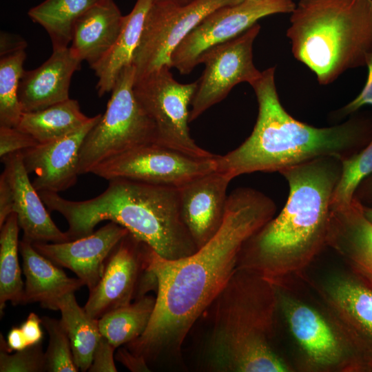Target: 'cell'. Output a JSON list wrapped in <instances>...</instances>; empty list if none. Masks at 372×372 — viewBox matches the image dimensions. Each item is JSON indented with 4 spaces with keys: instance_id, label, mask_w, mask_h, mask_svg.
Wrapping results in <instances>:
<instances>
[{
    "instance_id": "2e32d148",
    "label": "cell",
    "mask_w": 372,
    "mask_h": 372,
    "mask_svg": "<svg viewBox=\"0 0 372 372\" xmlns=\"http://www.w3.org/2000/svg\"><path fill=\"white\" fill-rule=\"evenodd\" d=\"M101 116L91 117L83 127L64 137L21 151L27 172L36 175L32 183L37 191L59 193L75 185L81 147Z\"/></svg>"
},
{
    "instance_id": "ffe728a7",
    "label": "cell",
    "mask_w": 372,
    "mask_h": 372,
    "mask_svg": "<svg viewBox=\"0 0 372 372\" xmlns=\"http://www.w3.org/2000/svg\"><path fill=\"white\" fill-rule=\"evenodd\" d=\"M327 247L372 287V223L355 198L349 205L331 208Z\"/></svg>"
},
{
    "instance_id": "6da1fadb",
    "label": "cell",
    "mask_w": 372,
    "mask_h": 372,
    "mask_svg": "<svg viewBox=\"0 0 372 372\" xmlns=\"http://www.w3.org/2000/svg\"><path fill=\"white\" fill-rule=\"evenodd\" d=\"M276 211L269 196L239 187L227 196L218 231L194 254L168 260L145 244L146 269L156 291V302L145 332L126 347L147 364L165 353L178 352L194 324L236 269L245 242Z\"/></svg>"
},
{
    "instance_id": "ba28073f",
    "label": "cell",
    "mask_w": 372,
    "mask_h": 372,
    "mask_svg": "<svg viewBox=\"0 0 372 372\" xmlns=\"http://www.w3.org/2000/svg\"><path fill=\"white\" fill-rule=\"evenodd\" d=\"M165 65L135 79L134 95L153 121L156 143L197 158L216 156L200 146L191 137L189 106L197 81L180 83Z\"/></svg>"
},
{
    "instance_id": "cb8c5ba5",
    "label": "cell",
    "mask_w": 372,
    "mask_h": 372,
    "mask_svg": "<svg viewBox=\"0 0 372 372\" xmlns=\"http://www.w3.org/2000/svg\"><path fill=\"white\" fill-rule=\"evenodd\" d=\"M153 0H137L132 11L124 16L121 30L109 52L91 68L98 78L97 93L112 92L120 72L132 65L139 45L145 21Z\"/></svg>"
},
{
    "instance_id": "ab89813d",
    "label": "cell",
    "mask_w": 372,
    "mask_h": 372,
    "mask_svg": "<svg viewBox=\"0 0 372 372\" xmlns=\"http://www.w3.org/2000/svg\"><path fill=\"white\" fill-rule=\"evenodd\" d=\"M13 203L10 185L1 174L0 176V227L6 218L13 213Z\"/></svg>"
},
{
    "instance_id": "d4e9b609",
    "label": "cell",
    "mask_w": 372,
    "mask_h": 372,
    "mask_svg": "<svg viewBox=\"0 0 372 372\" xmlns=\"http://www.w3.org/2000/svg\"><path fill=\"white\" fill-rule=\"evenodd\" d=\"M90 118L81 112L76 100L69 99L43 110L23 112L16 127L38 143H44L78 130Z\"/></svg>"
},
{
    "instance_id": "7c38bea8",
    "label": "cell",
    "mask_w": 372,
    "mask_h": 372,
    "mask_svg": "<svg viewBox=\"0 0 372 372\" xmlns=\"http://www.w3.org/2000/svg\"><path fill=\"white\" fill-rule=\"evenodd\" d=\"M295 6L292 0H245L220 8L205 17L176 47L171 66L188 74L210 48L236 38L265 17L291 13Z\"/></svg>"
},
{
    "instance_id": "9c48e42d",
    "label": "cell",
    "mask_w": 372,
    "mask_h": 372,
    "mask_svg": "<svg viewBox=\"0 0 372 372\" xmlns=\"http://www.w3.org/2000/svg\"><path fill=\"white\" fill-rule=\"evenodd\" d=\"M243 0H197L178 6L153 2L147 14L132 64L136 79L163 66H171L173 52L208 14Z\"/></svg>"
},
{
    "instance_id": "f6af8a7d",
    "label": "cell",
    "mask_w": 372,
    "mask_h": 372,
    "mask_svg": "<svg viewBox=\"0 0 372 372\" xmlns=\"http://www.w3.org/2000/svg\"><path fill=\"white\" fill-rule=\"evenodd\" d=\"M243 1H245V0H243Z\"/></svg>"
},
{
    "instance_id": "5bb4252c",
    "label": "cell",
    "mask_w": 372,
    "mask_h": 372,
    "mask_svg": "<svg viewBox=\"0 0 372 372\" xmlns=\"http://www.w3.org/2000/svg\"><path fill=\"white\" fill-rule=\"evenodd\" d=\"M279 309L305 357L319 371H357L355 362L328 318L307 303L278 287Z\"/></svg>"
},
{
    "instance_id": "52a82bcc",
    "label": "cell",
    "mask_w": 372,
    "mask_h": 372,
    "mask_svg": "<svg viewBox=\"0 0 372 372\" xmlns=\"http://www.w3.org/2000/svg\"><path fill=\"white\" fill-rule=\"evenodd\" d=\"M135 79L133 64L120 72L105 113L81 147L79 175L90 173L100 163L134 147L156 143L155 125L134 95Z\"/></svg>"
},
{
    "instance_id": "8992f818",
    "label": "cell",
    "mask_w": 372,
    "mask_h": 372,
    "mask_svg": "<svg viewBox=\"0 0 372 372\" xmlns=\"http://www.w3.org/2000/svg\"><path fill=\"white\" fill-rule=\"evenodd\" d=\"M287 36L293 56L327 85L372 56V0H300Z\"/></svg>"
},
{
    "instance_id": "1f68e13d",
    "label": "cell",
    "mask_w": 372,
    "mask_h": 372,
    "mask_svg": "<svg viewBox=\"0 0 372 372\" xmlns=\"http://www.w3.org/2000/svg\"><path fill=\"white\" fill-rule=\"evenodd\" d=\"M41 324L49 335L45 353V371L77 372L67 331L60 320L48 316L41 318Z\"/></svg>"
},
{
    "instance_id": "d6986e66",
    "label": "cell",
    "mask_w": 372,
    "mask_h": 372,
    "mask_svg": "<svg viewBox=\"0 0 372 372\" xmlns=\"http://www.w3.org/2000/svg\"><path fill=\"white\" fill-rule=\"evenodd\" d=\"M4 164L2 174L12 192V211L17 215L23 238L31 243L63 242L70 239L66 231H61L47 211L39 193L30 182L23 162L21 151L1 158Z\"/></svg>"
},
{
    "instance_id": "44dd1931",
    "label": "cell",
    "mask_w": 372,
    "mask_h": 372,
    "mask_svg": "<svg viewBox=\"0 0 372 372\" xmlns=\"http://www.w3.org/2000/svg\"><path fill=\"white\" fill-rule=\"evenodd\" d=\"M81 63L68 47L53 50L39 67L24 70L18 92L22 112L43 110L69 99L72 76Z\"/></svg>"
},
{
    "instance_id": "7a4b0ae2",
    "label": "cell",
    "mask_w": 372,
    "mask_h": 372,
    "mask_svg": "<svg viewBox=\"0 0 372 372\" xmlns=\"http://www.w3.org/2000/svg\"><path fill=\"white\" fill-rule=\"evenodd\" d=\"M342 160L327 156L280 173L289 184L287 201L244 244L238 267L254 271L278 287H286L327 247L331 200Z\"/></svg>"
},
{
    "instance_id": "ee69618b",
    "label": "cell",
    "mask_w": 372,
    "mask_h": 372,
    "mask_svg": "<svg viewBox=\"0 0 372 372\" xmlns=\"http://www.w3.org/2000/svg\"><path fill=\"white\" fill-rule=\"evenodd\" d=\"M362 209L365 217L372 223V209L362 206Z\"/></svg>"
},
{
    "instance_id": "f35d334b",
    "label": "cell",
    "mask_w": 372,
    "mask_h": 372,
    "mask_svg": "<svg viewBox=\"0 0 372 372\" xmlns=\"http://www.w3.org/2000/svg\"><path fill=\"white\" fill-rule=\"evenodd\" d=\"M115 359L131 371H149L147 362L134 354L127 347L120 348L115 355Z\"/></svg>"
},
{
    "instance_id": "f1b7e54d",
    "label": "cell",
    "mask_w": 372,
    "mask_h": 372,
    "mask_svg": "<svg viewBox=\"0 0 372 372\" xmlns=\"http://www.w3.org/2000/svg\"><path fill=\"white\" fill-rule=\"evenodd\" d=\"M17 215L12 213L0 227V313L6 303L23 304L24 284L21 279Z\"/></svg>"
},
{
    "instance_id": "4dcf8cb0",
    "label": "cell",
    "mask_w": 372,
    "mask_h": 372,
    "mask_svg": "<svg viewBox=\"0 0 372 372\" xmlns=\"http://www.w3.org/2000/svg\"><path fill=\"white\" fill-rule=\"evenodd\" d=\"M372 174V138L358 152L342 160L340 179L334 189L331 208L350 205L359 185Z\"/></svg>"
},
{
    "instance_id": "7bdbcfd3",
    "label": "cell",
    "mask_w": 372,
    "mask_h": 372,
    "mask_svg": "<svg viewBox=\"0 0 372 372\" xmlns=\"http://www.w3.org/2000/svg\"><path fill=\"white\" fill-rule=\"evenodd\" d=\"M196 1L197 0H153V2H163L178 6H184Z\"/></svg>"
},
{
    "instance_id": "e0dca14e",
    "label": "cell",
    "mask_w": 372,
    "mask_h": 372,
    "mask_svg": "<svg viewBox=\"0 0 372 372\" xmlns=\"http://www.w3.org/2000/svg\"><path fill=\"white\" fill-rule=\"evenodd\" d=\"M129 231L110 221L90 235L63 242H33L34 248L59 267L69 269L88 288L99 282L111 251Z\"/></svg>"
},
{
    "instance_id": "60d3db41",
    "label": "cell",
    "mask_w": 372,
    "mask_h": 372,
    "mask_svg": "<svg viewBox=\"0 0 372 372\" xmlns=\"http://www.w3.org/2000/svg\"><path fill=\"white\" fill-rule=\"evenodd\" d=\"M29 346L21 327H13L9 331L7 341L5 342L6 349L8 352L21 351Z\"/></svg>"
},
{
    "instance_id": "e575fe53",
    "label": "cell",
    "mask_w": 372,
    "mask_h": 372,
    "mask_svg": "<svg viewBox=\"0 0 372 372\" xmlns=\"http://www.w3.org/2000/svg\"><path fill=\"white\" fill-rule=\"evenodd\" d=\"M115 348L101 335L93 353L90 372H116L114 361Z\"/></svg>"
},
{
    "instance_id": "8fae6325",
    "label": "cell",
    "mask_w": 372,
    "mask_h": 372,
    "mask_svg": "<svg viewBox=\"0 0 372 372\" xmlns=\"http://www.w3.org/2000/svg\"><path fill=\"white\" fill-rule=\"evenodd\" d=\"M197 158L158 143L141 145L107 159L90 173L179 187L216 169V157Z\"/></svg>"
},
{
    "instance_id": "4fadbf2b",
    "label": "cell",
    "mask_w": 372,
    "mask_h": 372,
    "mask_svg": "<svg viewBox=\"0 0 372 372\" xmlns=\"http://www.w3.org/2000/svg\"><path fill=\"white\" fill-rule=\"evenodd\" d=\"M260 26L254 24L245 32L206 51L200 59L205 69L197 80V87L189 110V122L223 100L237 84L251 86L262 72L253 61V44Z\"/></svg>"
},
{
    "instance_id": "9a60e30c",
    "label": "cell",
    "mask_w": 372,
    "mask_h": 372,
    "mask_svg": "<svg viewBox=\"0 0 372 372\" xmlns=\"http://www.w3.org/2000/svg\"><path fill=\"white\" fill-rule=\"evenodd\" d=\"M145 250V244L130 233L118 242L106 260L99 282L90 291L84 306L88 314L99 319L146 295L150 288Z\"/></svg>"
},
{
    "instance_id": "5b68a950",
    "label": "cell",
    "mask_w": 372,
    "mask_h": 372,
    "mask_svg": "<svg viewBox=\"0 0 372 372\" xmlns=\"http://www.w3.org/2000/svg\"><path fill=\"white\" fill-rule=\"evenodd\" d=\"M212 329L206 347L209 369L218 372H285L290 366L273 346L278 287L238 267L213 302Z\"/></svg>"
},
{
    "instance_id": "603a6c76",
    "label": "cell",
    "mask_w": 372,
    "mask_h": 372,
    "mask_svg": "<svg viewBox=\"0 0 372 372\" xmlns=\"http://www.w3.org/2000/svg\"><path fill=\"white\" fill-rule=\"evenodd\" d=\"M19 252L25 277L23 304L39 302L44 309L56 311L62 297L85 285L79 278L68 277L24 238L19 241Z\"/></svg>"
},
{
    "instance_id": "83f0119b",
    "label": "cell",
    "mask_w": 372,
    "mask_h": 372,
    "mask_svg": "<svg viewBox=\"0 0 372 372\" xmlns=\"http://www.w3.org/2000/svg\"><path fill=\"white\" fill-rule=\"evenodd\" d=\"M156 298L145 295L127 305L113 309L99 319L101 335L116 349L140 337L147 327Z\"/></svg>"
},
{
    "instance_id": "d6a6232c",
    "label": "cell",
    "mask_w": 372,
    "mask_h": 372,
    "mask_svg": "<svg viewBox=\"0 0 372 372\" xmlns=\"http://www.w3.org/2000/svg\"><path fill=\"white\" fill-rule=\"evenodd\" d=\"M6 340L0 334L1 372H43L45 371V353L41 342L17 351L14 354L8 352Z\"/></svg>"
},
{
    "instance_id": "d590c367",
    "label": "cell",
    "mask_w": 372,
    "mask_h": 372,
    "mask_svg": "<svg viewBox=\"0 0 372 372\" xmlns=\"http://www.w3.org/2000/svg\"><path fill=\"white\" fill-rule=\"evenodd\" d=\"M368 75L366 83L360 93L339 112V115L344 116L353 114L362 106L372 105V56L368 63Z\"/></svg>"
},
{
    "instance_id": "f546056e",
    "label": "cell",
    "mask_w": 372,
    "mask_h": 372,
    "mask_svg": "<svg viewBox=\"0 0 372 372\" xmlns=\"http://www.w3.org/2000/svg\"><path fill=\"white\" fill-rule=\"evenodd\" d=\"M25 50L0 59V126L16 127L23 113L18 92L24 71Z\"/></svg>"
},
{
    "instance_id": "484cf974",
    "label": "cell",
    "mask_w": 372,
    "mask_h": 372,
    "mask_svg": "<svg viewBox=\"0 0 372 372\" xmlns=\"http://www.w3.org/2000/svg\"><path fill=\"white\" fill-rule=\"evenodd\" d=\"M56 309L61 311V320L70 341L75 364L81 371H88L101 337L99 319L92 317L79 305L74 293L62 297Z\"/></svg>"
},
{
    "instance_id": "836d02e7",
    "label": "cell",
    "mask_w": 372,
    "mask_h": 372,
    "mask_svg": "<svg viewBox=\"0 0 372 372\" xmlns=\"http://www.w3.org/2000/svg\"><path fill=\"white\" fill-rule=\"evenodd\" d=\"M37 144L32 136L17 127L0 126V158Z\"/></svg>"
},
{
    "instance_id": "74e56055",
    "label": "cell",
    "mask_w": 372,
    "mask_h": 372,
    "mask_svg": "<svg viewBox=\"0 0 372 372\" xmlns=\"http://www.w3.org/2000/svg\"><path fill=\"white\" fill-rule=\"evenodd\" d=\"M27 43L21 36L6 31L0 33V57L25 50Z\"/></svg>"
},
{
    "instance_id": "30bf717a",
    "label": "cell",
    "mask_w": 372,
    "mask_h": 372,
    "mask_svg": "<svg viewBox=\"0 0 372 372\" xmlns=\"http://www.w3.org/2000/svg\"><path fill=\"white\" fill-rule=\"evenodd\" d=\"M318 291L357 370L372 369V287L353 273H341L320 284Z\"/></svg>"
},
{
    "instance_id": "3957f363",
    "label": "cell",
    "mask_w": 372,
    "mask_h": 372,
    "mask_svg": "<svg viewBox=\"0 0 372 372\" xmlns=\"http://www.w3.org/2000/svg\"><path fill=\"white\" fill-rule=\"evenodd\" d=\"M258 114L249 136L238 147L216 157V169L232 179L256 172L285 169L332 156L341 160L358 152L372 138V122L362 117L316 127L291 116L282 105L275 83V68L262 72L252 85Z\"/></svg>"
},
{
    "instance_id": "8d00e7d4",
    "label": "cell",
    "mask_w": 372,
    "mask_h": 372,
    "mask_svg": "<svg viewBox=\"0 0 372 372\" xmlns=\"http://www.w3.org/2000/svg\"><path fill=\"white\" fill-rule=\"evenodd\" d=\"M41 318L31 312L21 324V329L30 346L42 342L43 332L41 327Z\"/></svg>"
},
{
    "instance_id": "b9f144b4",
    "label": "cell",
    "mask_w": 372,
    "mask_h": 372,
    "mask_svg": "<svg viewBox=\"0 0 372 372\" xmlns=\"http://www.w3.org/2000/svg\"><path fill=\"white\" fill-rule=\"evenodd\" d=\"M353 198L362 206L372 209V174L359 185Z\"/></svg>"
},
{
    "instance_id": "7402d4cb",
    "label": "cell",
    "mask_w": 372,
    "mask_h": 372,
    "mask_svg": "<svg viewBox=\"0 0 372 372\" xmlns=\"http://www.w3.org/2000/svg\"><path fill=\"white\" fill-rule=\"evenodd\" d=\"M123 21L124 16L114 0H102L75 21L70 50L91 68L111 50Z\"/></svg>"
},
{
    "instance_id": "4316f807",
    "label": "cell",
    "mask_w": 372,
    "mask_h": 372,
    "mask_svg": "<svg viewBox=\"0 0 372 372\" xmlns=\"http://www.w3.org/2000/svg\"><path fill=\"white\" fill-rule=\"evenodd\" d=\"M102 0H45L30 9L29 17L48 34L52 50L69 47L76 19Z\"/></svg>"
},
{
    "instance_id": "277c9868",
    "label": "cell",
    "mask_w": 372,
    "mask_h": 372,
    "mask_svg": "<svg viewBox=\"0 0 372 372\" xmlns=\"http://www.w3.org/2000/svg\"><path fill=\"white\" fill-rule=\"evenodd\" d=\"M103 192L85 200H70L58 193L40 192L50 211L68 223L70 240L94 232L101 221L125 228L161 257L176 260L198 249L181 214L179 187L127 178L108 180Z\"/></svg>"
},
{
    "instance_id": "ac0fdd59",
    "label": "cell",
    "mask_w": 372,
    "mask_h": 372,
    "mask_svg": "<svg viewBox=\"0 0 372 372\" xmlns=\"http://www.w3.org/2000/svg\"><path fill=\"white\" fill-rule=\"evenodd\" d=\"M231 180L227 174L214 170L179 187L182 217L198 249L222 225Z\"/></svg>"
}]
</instances>
